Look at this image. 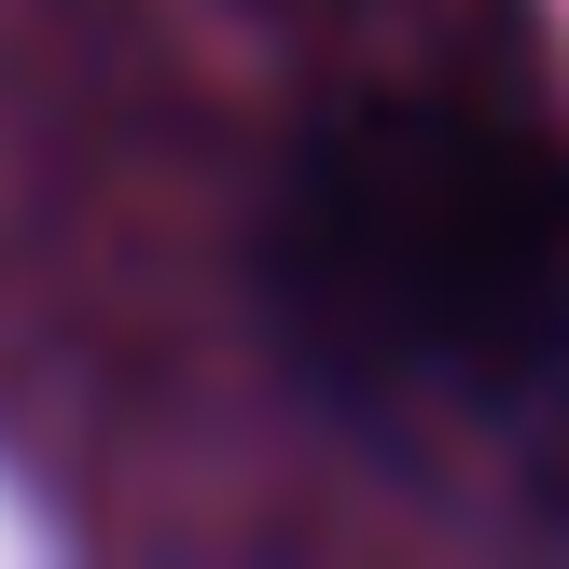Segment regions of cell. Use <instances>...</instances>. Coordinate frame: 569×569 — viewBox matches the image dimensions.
I'll return each instance as SVG.
<instances>
[{
    "instance_id": "cell-1",
    "label": "cell",
    "mask_w": 569,
    "mask_h": 569,
    "mask_svg": "<svg viewBox=\"0 0 569 569\" xmlns=\"http://www.w3.org/2000/svg\"><path fill=\"white\" fill-rule=\"evenodd\" d=\"M264 292L348 403L542 417L569 403V167L500 111L361 98L278 194Z\"/></svg>"
}]
</instances>
